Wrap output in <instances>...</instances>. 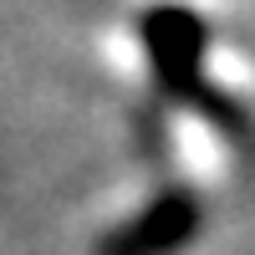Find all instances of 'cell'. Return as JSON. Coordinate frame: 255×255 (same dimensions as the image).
<instances>
[{
    "label": "cell",
    "mask_w": 255,
    "mask_h": 255,
    "mask_svg": "<svg viewBox=\"0 0 255 255\" xmlns=\"http://www.w3.org/2000/svg\"><path fill=\"white\" fill-rule=\"evenodd\" d=\"M138 31H143V56H148V72H153L158 92L194 108L209 92V82H204L209 26L189 5H153Z\"/></svg>",
    "instance_id": "6da1fadb"
},
{
    "label": "cell",
    "mask_w": 255,
    "mask_h": 255,
    "mask_svg": "<svg viewBox=\"0 0 255 255\" xmlns=\"http://www.w3.org/2000/svg\"><path fill=\"white\" fill-rule=\"evenodd\" d=\"M199 220H204V209L194 199V189H163L133 220L108 230V240H102L97 255H179L194 240Z\"/></svg>",
    "instance_id": "7a4b0ae2"
}]
</instances>
